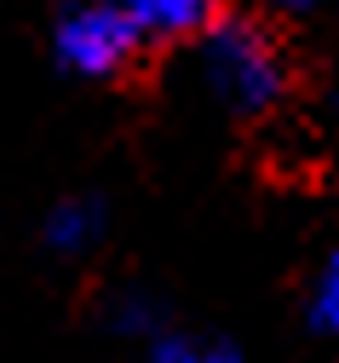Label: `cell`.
Instances as JSON below:
<instances>
[{
	"instance_id": "cell-5",
	"label": "cell",
	"mask_w": 339,
	"mask_h": 363,
	"mask_svg": "<svg viewBox=\"0 0 339 363\" xmlns=\"http://www.w3.org/2000/svg\"><path fill=\"white\" fill-rule=\"evenodd\" d=\"M328 306H333V317H339V254H333V265H328Z\"/></svg>"
},
{
	"instance_id": "cell-2",
	"label": "cell",
	"mask_w": 339,
	"mask_h": 363,
	"mask_svg": "<svg viewBox=\"0 0 339 363\" xmlns=\"http://www.w3.org/2000/svg\"><path fill=\"white\" fill-rule=\"evenodd\" d=\"M52 47H58V64L86 81H121L144 58V29L127 18L121 0H75L58 12Z\"/></svg>"
},
{
	"instance_id": "cell-6",
	"label": "cell",
	"mask_w": 339,
	"mask_h": 363,
	"mask_svg": "<svg viewBox=\"0 0 339 363\" xmlns=\"http://www.w3.org/2000/svg\"><path fill=\"white\" fill-rule=\"evenodd\" d=\"M270 6H276V12H311L316 0H270Z\"/></svg>"
},
{
	"instance_id": "cell-4",
	"label": "cell",
	"mask_w": 339,
	"mask_h": 363,
	"mask_svg": "<svg viewBox=\"0 0 339 363\" xmlns=\"http://www.w3.org/2000/svg\"><path fill=\"white\" fill-rule=\"evenodd\" d=\"M86 225H92V219H86L81 208H64V213L52 219V242H81V237H86Z\"/></svg>"
},
{
	"instance_id": "cell-3",
	"label": "cell",
	"mask_w": 339,
	"mask_h": 363,
	"mask_svg": "<svg viewBox=\"0 0 339 363\" xmlns=\"http://www.w3.org/2000/svg\"><path fill=\"white\" fill-rule=\"evenodd\" d=\"M144 40H190L219 23V0H121Z\"/></svg>"
},
{
	"instance_id": "cell-1",
	"label": "cell",
	"mask_w": 339,
	"mask_h": 363,
	"mask_svg": "<svg viewBox=\"0 0 339 363\" xmlns=\"http://www.w3.org/2000/svg\"><path fill=\"white\" fill-rule=\"evenodd\" d=\"M202 75L236 116H270L287 99V52L259 18H219L202 35Z\"/></svg>"
}]
</instances>
